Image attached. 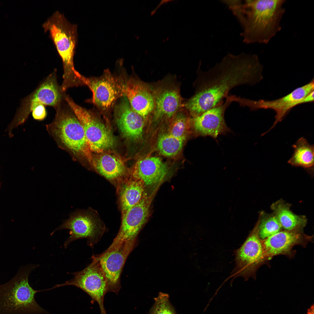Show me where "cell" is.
<instances>
[{
  "mask_svg": "<svg viewBox=\"0 0 314 314\" xmlns=\"http://www.w3.org/2000/svg\"><path fill=\"white\" fill-rule=\"evenodd\" d=\"M145 186L142 181L132 176L117 185L122 215L140 201L144 192Z\"/></svg>",
  "mask_w": 314,
  "mask_h": 314,
  "instance_id": "obj_22",
  "label": "cell"
},
{
  "mask_svg": "<svg viewBox=\"0 0 314 314\" xmlns=\"http://www.w3.org/2000/svg\"><path fill=\"white\" fill-rule=\"evenodd\" d=\"M38 265H29L22 267L8 282L0 285V314H41L47 312L35 299L41 290L34 289L28 281L31 272Z\"/></svg>",
  "mask_w": 314,
  "mask_h": 314,
  "instance_id": "obj_5",
  "label": "cell"
},
{
  "mask_svg": "<svg viewBox=\"0 0 314 314\" xmlns=\"http://www.w3.org/2000/svg\"><path fill=\"white\" fill-rule=\"evenodd\" d=\"M115 107L116 122L123 136L133 141L141 140L144 125V118L134 111L124 95Z\"/></svg>",
  "mask_w": 314,
  "mask_h": 314,
  "instance_id": "obj_17",
  "label": "cell"
},
{
  "mask_svg": "<svg viewBox=\"0 0 314 314\" xmlns=\"http://www.w3.org/2000/svg\"><path fill=\"white\" fill-rule=\"evenodd\" d=\"M188 122V119L184 114L178 113L173 119L168 133L177 137H186Z\"/></svg>",
  "mask_w": 314,
  "mask_h": 314,
  "instance_id": "obj_27",
  "label": "cell"
},
{
  "mask_svg": "<svg viewBox=\"0 0 314 314\" xmlns=\"http://www.w3.org/2000/svg\"><path fill=\"white\" fill-rule=\"evenodd\" d=\"M155 301L151 314H176L167 294L159 293L155 298Z\"/></svg>",
  "mask_w": 314,
  "mask_h": 314,
  "instance_id": "obj_28",
  "label": "cell"
},
{
  "mask_svg": "<svg viewBox=\"0 0 314 314\" xmlns=\"http://www.w3.org/2000/svg\"><path fill=\"white\" fill-rule=\"evenodd\" d=\"M32 112L33 118L38 120H41L44 119L47 115L45 108L43 105H40L35 107Z\"/></svg>",
  "mask_w": 314,
  "mask_h": 314,
  "instance_id": "obj_29",
  "label": "cell"
},
{
  "mask_svg": "<svg viewBox=\"0 0 314 314\" xmlns=\"http://www.w3.org/2000/svg\"><path fill=\"white\" fill-rule=\"evenodd\" d=\"M151 198V196L144 192L138 203L122 215L120 229L112 243L136 239L148 216Z\"/></svg>",
  "mask_w": 314,
  "mask_h": 314,
  "instance_id": "obj_14",
  "label": "cell"
},
{
  "mask_svg": "<svg viewBox=\"0 0 314 314\" xmlns=\"http://www.w3.org/2000/svg\"><path fill=\"white\" fill-rule=\"evenodd\" d=\"M92 258V262L84 270L71 273L74 275L72 279L49 290L67 285L75 286L90 296L92 304L95 302L98 303L101 314H106L104 303L105 295L108 292L107 281L98 261L94 256Z\"/></svg>",
  "mask_w": 314,
  "mask_h": 314,
  "instance_id": "obj_8",
  "label": "cell"
},
{
  "mask_svg": "<svg viewBox=\"0 0 314 314\" xmlns=\"http://www.w3.org/2000/svg\"><path fill=\"white\" fill-rule=\"evenodd\" d=\"M235 100V96H228L225 101L193 117L192 125L196 133L201 136H210L216 139L219 135L230 132L226 123L224 115L226 109Z\"/></svg>",
  "mask_w": 314,
  "mask_h": 314,
  "instance_id": "obj_13",
  "label": "cell"
},
{
  "mask_svg": "<svg viewBox=\"0 0 314 314\" xmlns=\"http://www.w3.org/2000/svg\"><path fill=\"white\" fill-rule=\"evenodd\" d=\"M79 79L92 92L93 103L102 110L109 109L118 98L123 96L124 81L108 70L99 77L87 78L81 74Z\"/></svg>",
  "mask_w": 314,
  "mask_h": 314,
  "instance_id": "obj_12",
  "label": "cell"
},
{
  "mask_svg": "<svg viewBox=\"0 0 314 314\" xmlns=\"http://www.w3.org/2000/svg\"><path fill=\"white\" fill-rule=\"evenodd\" d=\"M258 218V235L261 240L267 238L283 230L273 212L267 214L263 211L261 212Z\"/></svg>",
  "mask_w": 314,
  "mask_h": 314,
  "instance_id": "obj_26",
  "label": "cell"
},
{
  "mask_svg": "<svg viewBox=\"0 0 314 314\" xmlns=\"http://www.w3.org/2000/svg\"><path fill=\"white\" fill-rule=\"evenodd\" d=\"M154 118L156 120L170 118L178 111L181 99L178 89L174 86L159 88L154 94Z\"/></svg>",
  "mask_w": 314,
  "mask_h": 314,
  "instance_id": "obj_20",
  "label": "cell"
},
{
  "mask_svg": "<svg viewBox=\"0 0 314 314\" xmlns=\"http://www.w3.org/2000/svg\"><path fill=\"white\" fill-rule=\"evenodd\" d=\"M61 104L55 108L53 120L46 125L47 131L74 160L84 159L93 165V157L82 125L71 108Z\"/></svg>",
  "mask_w": 314,
  "mask_h": 314,
  "instance_id": "obj_4",
  "label": "cell"
},
{
  "mask_svg": "<svg viewBox=\"0 0 314 314\" xmlns=\"http://www.w3.org/2000/svg\"><path fill=\"white\" fill-rule=\"evenodd\" d=\"M284 0H237L231 10L242 27L241 35L247 44H267L281 29L285 12Z\"/></svg>",
  "mask_w": 314,
  "mask_h": 314,
  "instance_id": "obj_2",
  "label": "cell"
},
{
  "mask_svg": "<svg viewBox=\"0 0 314 314\" xmlns=\"http://www.w3.org/2000/svg\"><path fill=\"white\" fill-rule=\"evenodd\" d=\"M168 165L160 158L148 156L139 160L134 167L131 176L142 181L145 185L158 183L167 174Z\"/></svg>",
  "mask_w": 314,
  "mask_h": 314,
  "instance_id": "obj_19",
  "label": "cell"
},
{
  "mask_svg": "<svg viewBox=\"0 0 314 314\" xmlns=\"http://www.w3.org/2000/svg\"><path fill=\"white\" fill-rule=\"evenodd\" d=\"M48 32L63 64V81L61 86L66 91L69 88L81 84L80 74L74 68V58L77 40V26L69 22L64 15L56 11L42 25Z\"/></svg>",
  "mask_w": 314,
  "mask_h": 314,
  "instance_id": "obj_3",
  "label": "cell"
},
{
  "mask_svg": "<svg viewBox=\"0 0 314 314\" xmlns=\"http://www.w3.org/2000/svg\"><path fill=\"white\" fill-rule=\"evenodd\" d=\"M263 69L256 54L228 53L213 67L201 72L197 92L186 108L193 117L201 114L224 101L233 88L260 81Z\"/></svg>",
  "mask_w": 314,
  "mask_h": 314,
  "instance_id": "obj_1",
  "label": "cell"
},
{
  "mask_svg": "<svg viewBox=\"0 0 314 314\" xmlns=\"http://www.w3.org/2000/svg\"><path fill=\"white\" fill-rule=\"evenodd\" d=\"M93 165L101 175L117 185L124 179L126 167L119 157L109 154L98 155L93 158Z\"/></svg>",
  "mask_w": 314,
  "mask_h": 314,
  "instance_id": "obj_21",
  "label": "cell"
},
{
  "mask_svg": "<svg viewBox=\"0 0 314 314\" xmlns=\"http://www.w3.org/2000/svg\"><path fill=\"white\" fill-rule=\"evenodd\" d=\"M65 101L82 125L92 152L98 153L112 147L115 140L108 128L88 110L75 103L67 96Z\"/></svg>",
  "mask_w": 314,
  "mask_h": 314,
  "instance_id": "obj_9",
  "label": "cell"
},
{
  "mask_svg": "<svg viewBox=\"0 0 314 314\" xmlns=\"http://www.w3.org/2000/svg\"><path fill=\"white\" fill-rule=\"evenodd\" d=\"M290 204L281 199L273 203L271 208L283 230L303 229L307 223L306 217L294 213L290 210Z\"/></svg>",
  "mask_w": 314,
  "mask_h": 314,
  "instance_id": "obj_23",
  "label": "cell"
},
{
  "mask_svg": "<svg viewBox=\"0 0 314 314\" xmlns=\"http://www.w3.org/2000/svg\"><path fill=\"white\" fill-rule=\"evenodd\" d=\"M0 186H1V184H0Z\"/></svg>",
  "mask_w": 314,
  "mask_h": 314,
  "instance_id": "obj_31",
  "label": "cell"
},
{
  "mask_svg": "<svg viewBox=\"0 0 314 314\" xmlns=\"http://www.w3.org/2000/svg\"><path fill=\"white\" fill-rule=\"evenodd\" d=\"M136 239L112 244L102 254L94 256L106 277L108 292L117 294L121 288L120 277L128 256L135 248Z\"/></svg>",
  "mask_w": 314,
  "mask_h": 314,
  "instance_id": "obj_10",
  "label": "cell"
},
{
  "mask_svg": "<svg viewBox=\"0 0 314 314\" xmlns=\"http://www.w3.org/2000/svg\"><path fill=\"white\" fill-rule=\"evenodd\" d=\"M123 95L131 106L144 118L153 111L154 101L153 93L144 83L133 78L124 82Z\"/></svg>",
  "mask_w": 314,
  "mask_h": 314,
  "instance_id": "obj_18",
  "label": "cell"
},
{
  "mask_svg": "<svg viewBox=\"0 0 314 314\" xmlns=\"http://www.w3.org/2000/svg\"><path fill=\"white\" fill-rule=\"evenodd\" d=\"M303 230H283L262 240L266 258L280 254L289 255L296 245L305 246L312 237L305 234Z\"/></svg>",
  "mask_w": 314,
  "mask_h": 314,
  "instance_id": "obj_16",
  "label": "cell"
},
{
  "mask_svg": "<svg viewBox=\"0 0 314 314\" xmlns=\"http://www.w3.org/2000/svg\"><path fill=\"white\" fill-rule=\"evenodd\" d=\"M314 80L306 85L298 88L289 94L275 100H267L260 99L254 100L245 99L243 105L249 108L251 110L260 109H270L276 113L275 121L273 125L267 131L261 134L263 136L274 128L279 122L282 121L290 110L295 106L306 103L304 98L314 91Z\"/></svg>",
  "mask_w": 314,
  "mask_h": 314,
  "instance_id": "obj_11",
  "label": "cell"
},
{
  "mask_svg": "<svg viewBox=\"0 0 314 314\" xmlns=\"http://www.w3.org/2000/svg\"><path fill=\"white\" fill-rule=\"evenodd\" d=\"M63 92L57 82L54 73L49 76L29 97L23 115L15 123L17 126L23 123L29 113L40 105L52 106L56 108L61 103Z\"/></svg>",
  "mask_w": 314,
  "mask_h": 314,
  "instance_id": "obj_15",
  "label": "cell"
},
{
  "mask_svg": "<svg viewBox=\"0 0 314 314\" xmlns=\"http://www.w3.org/2000/svg\"><path fill=\"white\" fill-rule=\"evenodd\" d=\"M259 219L245 241L234 251L236 266L230 277L233 279L239 276L245 280L255 276L256 271L266 258L262 240L259 237Z\"/></svg>",
  "mask_w": 314,
  "mask_h": 314,
  "instance_id": "obj_7",
  "label": "cell"
},
{
  "mask_svg": "<svg viewBox=\"0 0 314 314\" xmlns=\"http://www.w3.org/2000/svg\"><path fill=\"white\" fill-rule=\"evenodd\" d=\"M70 230V236L64 244L65 247L73 241L81 238L87 240L88 244L93 247L100 241L105 230V226L97 213L91 208L78 210L72 213L69 218L54 231Z\"/></svg>",
  "mask_w": 314,
  "mask_h": 314,
  "instance_id": "obj_6",
  "label": "cell"
},
{
  "mask_svg": "<svg viewBox=\"0 0 314 314\" xmlns=\"http://www.w3.org/2000/svg\"><path fill=\"white\" fill-rule=\"evenodd\" d=\"M292 147L294 151L288 163L293 166L302 167L309 172H313L314 145H311L302 137Z\"/></svg>",
  "mask_w": 314,
  "mask_h": 314,
  "instance_id": "obj_24",
  "label": "cell"
},
{
  "mask_svg": "<svg viewBox=\"0 0 314 314\" xmlns=\"http://www.w3.org/2000/svg\"><path fill=\"white\" fill-rule=\"evenodd\" d=\"M186 137H177L169 133H163L159 137L157 143L158 151L167 157L176 156L183 147Z\"/></svg>",
  "mask_w": 314,
  "mask_h": 314,
  "instance_id": "obj_25",
  "label": "cell"
},
{
  "mask_svg": "<svg viewBox=\"0 0 314 314\" xmlns=\"http://www.w3.org/2000/svg\"><path fill=\"white\" fill-rule=\"evenodd\" d=\"M307 314H314V305H311L307 310Z\"/></svg>",
  "mask_w": 314,
  "mask_h": 314,
  "instance_id": "obj_30",
  "label": "cell"
}]
</instances>
